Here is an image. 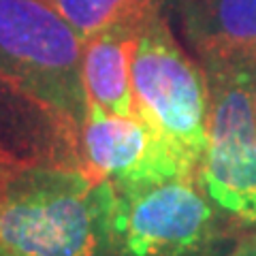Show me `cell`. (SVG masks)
<instances>
[{
	"instance_id": "obj_1",
	"label": "cell",
	"mask_w": 256,
	"mask_h": 256,
	"mask_svg": "<svg viewBox=\"0 0 256 256\" xmlns=\"http://www.w3.org/2000/svg\"><path fill=\"white\" fill-rule=\"evenodd\" d=\"M116 190L82 166L32 164L0 178V256H114Z\"/></svg>"
},
{
	"instance_id": "obj_2",
	"label": "cell",
	"mask_w": 256,
	"mask_h": 256,
	"mask_svg": "<svg viewBox=\"0 0 256 256\" xmlns=\"http://www.w3.org/2000/svg\"><path fill=\"white\" fill-rule=\"evenodd\" d=\"M0 75L77 146L88 116L84 41L50 0H0Z\"/></svg>"
},
{
	"instance_id": "obj_3",
	"label": "cell",
	"mask_w": 256,
	"mask_h": 256,
	"mask_svg": "<svg viewBox=\"0 0 256 256\" xmlns=\"http://www.w3.org/2000/svg\"><path fill=\"white\" fill-rule=\"evenodd\" d=\"M134 109L171 146L190 171H198L207 148V73L182 50L164 13L150 15L132 58Z\"/></svg>"
},
{
	"instance_id": "obj_4",
	"label": "cell",
	"mask_w": 256,
	"mask_h": 256,
	"mask_svg": "<svg viewBox=\"0 0 256 256\" xmlns=\"http://www.w3.org/2000/svg\"><path fill=\"white\" fill-rule=\"evenodd\" d=\"M210 84L207 148L196 178L210 201L230 218L256 224V70L203 64Z\"/></svg>"
},
{
	"instance_id": "obj_5",
	"label": "cell",
	"mask_w": 256,
	"mask_h": 256,
	"mask_svg": "<svg viewBox=\"0 0 256 256\" xmlns=\"http://www.w3.org/2000/svg\"><path fill=\"white\" fill-rule=\"evenodd\" d=\"M216 210L196 175L120 188L111 216V252L114 256H196L218 233Z\"/></svg>"
},
{
	"instance_id": "obj_6",
	"label": "cell",
	"mask_w": 256,
	"mask_h": 256,
	"mask_svg": "<svg viewBox=\"0 0 256 256\" xmlns=\"http://www.w3.org/2000/svg\"><path fill=\"white\" fill-rule=\"evenodd\" d=\"M79 158L86 171L107 180L116 190L196 175L139 114L116 116L94 102L88 105Z\"/></svg>"
},
{
	"instance_id": "obj_7",
	"label": "cell",
	"mask_w": 256,
	"mask_h": 256,
	"mask_svg": "<svg viewBox=\"0 0 256 256\" xmlns=\"http://www.w3.org/2000/svg\"><path fill=\"white\" fill-rule=\"evenodd\" d=\"M203 64L256 70V0H175Z\"/></svg>"
},
{
	"instance_id": "obj_8",
	"label": "cell",
	"mask_w": 256,
	"mask_h": 256,
	"mask_svg": "<svg viewBox=\"0 0 256 256\" xmlns=\"http://www.w3.org/2000/svg\"><path fill=\"white\" fill-rule=\"evenodd\" d=\"M0 158L11 169L32 164L82 166L79 150L50 114L0 75ZM84 169V166H82Z\"/></svg>"
},
{
	"instance_id": "obj_9",
	"label": "cell",
	"mask_w": 256,
	"mask_h": 256,
	"mask_svg": "<svg viewBox=\"0 0 256 256\" xmlns=\"http://www.w3.org/2000/svg\"><path fill=\"white\" fill-rule=\"evenodd\" d=\"M143 22L116 24L84 41L88 100L116 116H137L132 96V58Z\"/></svg>"
},
{
	"instance_id": "obj_10",
	"label": "cell",
	"mask_w": 256,
	"mask_h": 256,
	"mask_svg": "<svg viewBox=\"0 0 256 256\" xmlns=\"http://www.w3.org/2000/svg\"><path fill=\"white\" fill-rule=\"evenodd\" d=\"M166 0H50L82 41L116 24L143 22L164 9Z\"/></svg>"
},
{
	"instance_id": "obj_11",
	"label": "cell",
	"mask_w": 256,
	"mask_h": 256,
	"mask_svg": "<svg viewBox=\"0 0 256 256\" xmlns=\"http://www.w3.org/2000/svg\"><path fill=\"white\" fill-rule=\"evenodd\" d=\"M235 256H256V237L252 242H248L244 248H239Z\"/></svg>"
},
{
	"instance_id": "obj_12",
	"label": "cell",
	"mask_w": 256,
	"mask_h": 256,
	"mask_svg": "<svg viewBox=\"0 0 256 256\" xmlns=\"http://www.w3.org/2000/svg\"><path fill=\"white\" fill-rule=\"evenodd\" d=\"M11 171H18V169H11V166L6 164L2 158H0V178H2V175H6V173H11Z\"/></svg>"
},
{
	"instance_id": "obj_13",
	"label": "cell",
	"mask_w": 256,
	"mask_h": 256,
	"mask_svg": "<svg viewBox=\"0 0 256 256\" xmlns=\"http://www.w3.org/2000/svg\"><path fill=\"white\" fill-rule=\"evenodd\" d=\"M252 100H254V116H256V73L252 79Z\"/></svg>"
}]
</instances>
